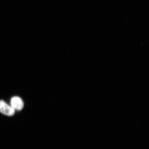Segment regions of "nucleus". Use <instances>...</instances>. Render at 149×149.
Instances as JSON below:
<instances>
[{
    "label": "nucleus",
    "instance_id": "nucleus-1",
    "mask_svg": "<svg viewBox=\"0 0 149 149\" xmlns=\"http://www.w3.org/2000/svg\"><path fill=\"white\" fill-rule=\"evenodd\" d=\"M15 111L12 107L8 105L5 102L0 101V112L8 116H12L14 114Z\"/></svg>",
    "mask_w": 149,
    "mask_h": 149
},
{
    "label": "nucleus",
    "instance_id": "nucleus-2",
    "mask_svg": "<svg viewBox=\"0 0 149 149\" xmlns=\"http://www.w3.org/2000/svg\"><path fill=\"white\" fill-rule=\"evenodd\" d=\"M11 105L15 110L20 111L23 109L24 103L19 97H14L11 99Z\"/></svg>",
    "mask_w": 149,
    "mask_h": 149
}]
</instances>
